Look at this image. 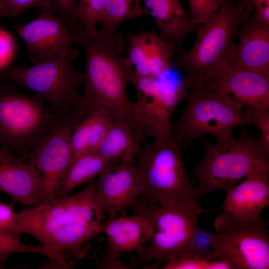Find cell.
I'll list each match as a JSON object with an SVG mask.
<instances>
[{
  "mask_svg": "<svg viewBox=\"0 0 269 269\" xmlns=\"http://www.w3.org/2000/svg\"><path fill=\"white\" fill-rule=\"evenodd\" d=\"M61 115L36 95L26 94L0 74V148L25 161Z\"/></svg>",
  "mask_w": 269,
  "mask_h": 269,
  "instance_id": "6",
  "label": "cell"
},
{
  "mask_svg": "<svg viewBox=\"0 0 269 269\" xmlns=\"http://www.w3.org/2000/svg\"><path fill=\"white\" fill-rule=\"evenodd\" d=\"M200 88L223 93L244 105L269 108V73L256 72L231 63L213 73Z\"/></svg>",
  "mask_w": 269,
  "mask_h": 269,
  "instance_id": "16",
  "label": "cell"
},
{
  "mask_svg": "<svg viewBox=\"0 0 269 269\" xmlns=\"http://www.w3.org/2000/svg\"><path fill=\"white\" fill-rule=\"evenodd\" d=\"M14 28L34 64L62 55L78 43L76 34L65 21L45 10H40L39 15L28 23L17 24Z\"/></svg>",
  "mask_w": 269,
  "mask_h": 269,
  "instance_id": "13",
  "label": "cell"
},
{
  "mask_svg": "<svg viewBox=\"0 0 269 269\" xmlns=\"http://www.w3.org/2000/svg\"><path fill=\"white\" fill-rule=\"evenodd\" d=\"M142 189L135 168V159L116 160L98 176L95 195L97 215L106 213L110 218L137 203Z\"/></svg>",
  "mask_w": 269,
  "mask_h": 269,
  "instance_id": "14",
  "label": "cell"
},
{
  "mask_svg": "<svg viewBox=\"0 0 269 269\" xmlns=\"http://www.w3.org/2000/svg\"><path fill=\"white\" fill-rule=\"evenodd\" d=\"M7 267H8L5 266L4 263H1L0 262V269L10 268H7Z\"/></svg>",
  "mask_w": 269,
  "mask_h": 269,
  "instance_id": "37",
  "label": "cell"
},
{
  "mask_svg": "<svg viewBox=\"0 0 269 269\" xmlns=\"http://www.w3.org/2000/svg\"><path fill=\"white\" fill-rule=\"evenodd\" d=\"M0 232L15 236L24 233L18 222L12 205L0 202Z\"/></svg>",
  "mask_w": 269,
  "mask_h": 269,
  "instance_id": "34",
  "label": "cell"
},
{
  "mask_svg": "<svg viewBox=\"0 0 269 269\" xmlns=\"http://www.w3.org/2000/svg\"><path fill=\"white\" fill-rule=\"evenodd\" d=\"M103 232L107 236L106 250L120 256L123 253L137 252L147 243L149 236L147 221L137 214L109 218L103 224Z\"/></svg>",
  "mask_w": 269,
  "mask_h": 269,
  "instance_id": "21",
  "label": "cell"
},
{
  "mask_svg": "<svg viewBox=\"0 0 269 269\" xmlns=\"http://www.w3.org/2000/svg\"><path fill=\"white\" fill-rule=\"evenodd\" d=\"M114 120L112 116L106 110L95 109L74 124L70 134L73 157L95 153Z\"/></svg>",
  "mask_w": 269,
  "mask_h": 269,
  "instance_id": "22",
  "label": "cell"
},
{
  "mask_svg": "<svg viewBox=\"0 0 269 269\" xmlns=\"http://www.w3.org/2000/svg\"><path fill=\"white\" fill-rule=\"evenodd\" d=\"M41 185L40 174L31 163L0 148V191L15 201L35 205L39 202Z\"/></svg>",
  "mask_w": 269,
  "mask_h": 269,
  "instance_id": "18",
  "label": "cell"
},
{
  "mask_svg": "<svg viewBox=\"0 0 269 269\" xmlns=\"http://www.w3.org/2000/svg\"><path fill=\"white\" fill-rule=\"evenodd\" d=\"M106 0H77L76 12L82 28L88 35L95 34Z\"/></svg>",
  "mask_w": 269,
  "mask_h": 269,
  "instance_id": "27",
  "label": "cell"
},
{
  "mask_svg": "<svg viewBox=\"0 0 269 269\" xmlns=\"http://www.w3.org/2000/svg\"><path fill=\"white\" fill-rule=\"evenodd\" d=\"M134 214L147 221L149 236L147 246L137 252V264H148L156 268L162 263L178 256L188 255L192 236L199 227L198 219L203 209L198 203L193 205L131 207Z\"/></svg>",
  "mask_w": 269,
  "mask_h": 269,
  "instance_id": "7",
  "label": "cell"
},
{
  "mask_svg": "<svg viewBox=\"0 0 269 269\" xmlns=\"http://www.w3.org/2000/svg\"><path fill=\"white\" fill-rule=\"evenodd\" d=\"M249 3L225 0L215 15L200 26L193 45L174 59L172 67L184 70L183 79L190 91L199 88L213 73L232 62L239 25L251 12Z\"/></svg>",
  "mask_w": 269,
  "mask_h": 269,
  "instance_id": "3",
  "label": "cell"
},
{
  "mask_svg": "<svg viewBox=\"0 0 269 269\" xmlns=\"http://www.w3.org/2000/svg\"><path fill=\"white\" fill-rule=\"evenodd\" d=\"M145 14L140 0H106L100 30L114 32L125 21Z\"/></svg>",
  "mask_w": 269,
  "mask_h": 269,
  "instance_id": "25",
  "label": "cell"
},
{
  "mask_svg": "<svg viewBox=\"0 0 269 269\" xmlns=\"http://www.w3.org/2000/svg\"><path fill=\"white\" fill-rule=\"evenodd\" d=\"M269 205V165L249 174L226 192L223 212L215 220L216 229L229 223H245L261 217Z\"/></svg>",
  "mask_w": 269,
  "mask_h": 269,
  "instance_id": "15",
  "label": "cell"
},
{
  "mask_svg": "<svg viewBox=\"0 0 269 269\" xmlns=\"http://www.w3.org/2000/svg\"><path fill=\"white\" fill-rule=\"evenodd\" d=\"M188 255L209 260L219 259L214 249L212 234L198 227L192 236Z\"/></svg>",
  "mask_w": 269,
  "mask_h": 269,
  "instance_id": "31",
  "label": "cell"
},
{
  "mask_svg": "<svg viewBox=\"0 0 269 269\" xmlns=\"http://www.w3.org/2000/svg\"><path fill=\"white\" fill-rule=\"evenodd\" d=\"M232 63L258 73H269V24L255 14L241 23Z\"/></svg>",
  "mask_w": 269,
  "mask_h": 269,
  "instance_id": "19",
  "label": "cell"
},
{
  "mask_svg": "<svg viewBox=\"0 0 269 269\" xmlns=\"http://www.w3.org/2000/svg\"><path fill=\"white\" fill-rule=\"evenodd\" d=\"M183 146L172 134L157 137L140 147L135 168L142 195L159 205H193L200 197L191 183L184 165Z\"/></svg>",
  "mask_w": 269,
  "mask_h": 269,
  "instance_id": "4",
  "label": "cell"
},
{
  "mask_svg": "<svg viewBox=\"0 0 269 269\" xmlns=\"http://www.w3.org/2000/svg\"><path fill=\"white\" fill-rule=\"evenodd\" d=\"M77 0H50L44 9L55 13L61 17L75 33L83 30L77 15Z\"/></svg>",
  "mask_w": 269,
  "mask_h": 269,
  "instance_id": "30",
  "label": "cell"
},
{
  "mask_svg": "<svg viewBox=\"0 0 269 269\" xmlns=\"http://www.w3.org/2000/svg\"><path fill=\"white\" fill-rule=\"evenodd\" d=\"M78 55L72 47L62 55L32 66L9 67L2 75L8 82L32 91L53 112L62 115L72 109L80 97L84 75L73 64Z\"/></svg>",
  "mask_w": 269,
  "mask_h": 269,
  "instance_id": "8",
  "label": "cell"
},
{
  "mask_svg": "<svg viewBox=\"0 0 269 269\" xmlns=\"http://www.w3.org/2000/svg\"><path fill=\"white\" fill-rule=\"evenodd\" d=\"M114 160H116L106 158L97 153H87L73 157L55 198L66 196L79 186L94 180Z\"/></svg>",
  "mask_w": 269,
  "mask_h": 269,
  "instance_id": "24",
  "label": "cell"
},
{
  "mask_svg": "<svg viewBox=\"0 0 269 269\" xmlns=\"http://www.w3.org/2000/svg\"><path fill=\"white\" fill-rule=\"evenodd\" d=\"M18 253L44 255L52 263L58 258L57 254L42 245L32 246L20 242L19 236L0 232V262L4 263L11 254Z\"/></svg>",
  "mask_w": 269,
  "mask_h": 269,
  "instance_id": "26",
  "label": "cell"
},
{
  "mask_svg": "<svg viewBox=\"0 0 269 269\" xmlns=\"http://www.w3.org/2000/svg\"><path fill=\"white\" fill-rule=\"evenodd\" d=\"M268 154L260 137L243 132L216 143H206L203 156L195 165L200 197L218 189L226 192L249 174L269 165Z\"/></svg>",
  "mask_w": 269,
  "mask_h": 269,
  "instance_id": "5",
  "label": "cell"
},
{
  "mask_svg": "<svg viewBox=\"0 0 269 269\" xmlns=\"http://www.w3.org/2000/svg\"><path fill=\"white\" fill-rule=\"evenodd\" d=\"M102 258L95 262L96 267L100 269H131L132 266L125 263L120 256L114 255L107 250L102 253Z\"/></svg>",
  "mask_w": 269,
  "mask_h": 269,
  "instance_id": "35",
  "label": "cell"
},
{
  "mask_svg": "<svg viewBox=\"0 0 269 269\" xmlns=\"http://www.w3.org/2000/svg\"><path fill=\"white\" fill-rule=\"evenodd\" d=\"M141 141L129 124L114 120L95 153L113 160L135 159Z\"/></svg>",
  "mask_w": 269,
  "mask_h": 269,
  "instance_id": "23",
  "label": "cell"
},
{
  "mask_svg": "<svg viewBox=\"0 0 269 269\" xmlns=\"http://www.w3.org/2000/svg\"><path fill=\"white\" fill-rule=\"evenodd\" d=\"M126 38L127 57L136 74L159 78L172 67L177 49L154 29L141 30L139 33L129 35Z\"/></svg>",
  "mask_w": 269,
  "mask_h": 269,
  "instance_id": "17",
  "label": "cell"
},
{
  "mask_svg": "<svg viewBox=\"0 0 269 269\" xmlns=\"http://www.w3.org/2000/svg\"><path fill=\"white\" fill-rule=\"evenodd\" d=\"M225 0H188L190 15L198 24L209 20L217 13Z\"/></svg>",
  "mask_w": 269,
  "mask_h": 269,
  "instance_id": "32",
  "label": "cell"
},
{
  "mask_svg": "<svg viewBox=\"0 0 269 269\" xmlns=\"http://www.w3.org/2000/svg\"><path fill=\"white\" fill-rule=\"evenodd\" d=\"M269 108L255 105L246 104L243 111V125H253L261 132L262 143L269 154Z\"/></svg>",
  "mask_w": 269,
  "mask_h": 269,
  "instance_id": "29",
  "label": "cell"
},
{
  "mask_svg": "<svg viewBox=\"0 0 269 269\" xmlns=\"http://www.w3.org/2000/svg\"><path fill=\"white\" fill-rule=\"evenodd\" d=\"M76 122L73 108L61 115L29 154L28 162L36 168L41 177L38 204L54 199L63 184L73 158L70 134Z\"/></svg>",
  "mask_w": 269,
  "mask_h": 269,
  "instance_id": "11",
  "label": "cell"
},
{
  "mask_svg": "<svg viewBox=\"0 0 269 269\" xmlns=\"http://www.w3.org/2000/svg\"><path fill=\"white\" fill-rule=\"evenodd\" d=\"M128 81L137 94L136 101L133 102V115L141 137H157L171 132L172 116L190 91L184 79L173 82L160 77H143L132 70Z\"/></svg>",
  "mask_w": 269,
  "mask_h": 269,
  "instance_id": "10",
  "label": "cell"
},
{
  "mask_svg": "<svg viewBox=\"0 0 269 269\" xmlns=\"http://www.w3.org/2000/svg\"><path fill=\"white\" fill-rule=\"evenodd\" d=\"M163 269H232L221 259L209 260L189 255L178 256L169 260L161 266Z\"/></svg>",
  "mask_w": 269,
  "mask_h": 269,
  "instance_id": "28",
  "label": "cell"
},
{
  "mask_svg": "<svg viewBox=\"0 0 269 269\" xmlns=\"http://www.w3.org/2000/svg\"><path fill=\"white\" fill-rule=\"evenodd\" d=\"M76 35L85 55L83 91L73 107L78 122L91 110L104 109L114 120L129 124L142 141L133 118V102L127 91L128 76L133 68L127 57L122 55L127 48L126 38L117 31L100 29L94 35L82 30Z\"/></svg>",
  "mask_w": 269,
  "mask_h": 269,
  "instance_id": "1",
  "label": "cell"
},
{
  "mask_svg": "<svg viewBox=\"0 0 269 269\" xmlns=\"http://www.w3.org/2000/svg\"><path fill=\"white\" fill-rule=\"evenodd\" d=\"M0 16L4 17L2 12L0 11Z\"/></svg>",
  "mask_w": 269,
  "mask_h": 269,
  "instance_id": "38",
  "label": "cell"
},
{
  "mask_svg": "<svg viewBox=\"0 0 269 269\" xmlns=\"http://www.w3.org/2000/svg\"><path fill=\"white\" fill-rule=\"evenodd\" d=\"M50 0H0V10L4 17L17 16L27 9L38 7L45 9Z\"/></svg>",
  "mask_w": 269,
  "mask_h": 269,
  "instance_id": "33",
  "label": "cell"
},
{
  "mask_svg": "<svg viewBox=\"0 0 269 269\" xmlns=\"http://www.w3.org/2000/svg\"><path fill=\"white\" fill-rule=\"evenodd\" d=\"M213 246L218 259L232 269H269V232L261 217L253 222L229 223L215 229Z\"/></svg>",
  "mask_w": 269,
  "mask_h": 269,
  "instance_id": "12",
  "label": "cell"
},
{
  "mask_svg": "<svg viewBox=\"0 0 269 269\" xmlns=\"http://www.w3.org/2000/svg\"><path fill=\"white\" fill-rule=\"evenodd\" d=\"M95 191L94 180L76 193L21 210L17 219L25 234L61 255L71 253L76 262L86 252L84 244L103 232L95 210Z\"/></svg>",
  "mask_w": 269,
  "mask_h": 269,
  "instance_id": "2",
  "label": "cell"
},
{
  "mask_svg": "<svg viewBox=\"0 0 269 269\" xmlns=\"http://www.w3.org/2000/svg\"><path fill=\"white\" fill-rule=\"evenodd\" d=\"M256 9L255 15L263 22L269 24V0H249Z\"/></svg>",
  "mask_w": 269,
  "mask_h": 269,
  "instance_id": "36",
  "label": "cell"
},
{
  "mask_svg": "<svg viewBox=\"0 0 269 269\" xmlns=\"http://www.w3.org/2000/svg\"><path fill=\"white\" fill-rule=\"evenodd\" d=\"M145 14L153 20L159 34L184 51L183 42L189 34L197 32L200 25L187 14L180 0H143Z\"/></svg>",
  "mask_w": 269,
  "mask_h": 269,
  "instance_id": "20",
  "label": "cell"
},
{
  "mask_svg": "<svg viewBox=\"0 0 269 269\" xmlns=\"http://www.w3.org/2000/svg\"><path fill=\"white\" fill-rule=\"evenodd\" d=\"M186 107L179 119L171 124L173 135L183 147L203 135L217 141L233 136V129L243 125V103L228 95L200 88L189 91Z\"/></svg>",
  "mask_w": 269,
  "mask_h": 269,
  "instance_id": "9",
  "label": "cell"
}]
</instances>
